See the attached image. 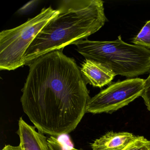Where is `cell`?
<instances>
[{
    "instance_id": "7a4b0ae2",
    "label": "cell",
    "mask_w": 150,
    "mask_h": 150,
    "mask_svg": "<svg viewBox=\"0 0 150 150\" xmlns=\"http://www.w3.org/2000/svg\"><path fill=\"white\" fill-rule=\"evenodd\" d=\"M57 9L58 14L44 27L26 51L24 65L86 39L108 21L101 0H64Z\"/></svg>"
},
{
    "instance_id": "30bf717a",
    "label": "cell",
    "mask_w": 150,
    "mask_h": 150,
    "mask_svg": "<svg viewBox=\"0 0 150 150\" xmlns=\"http://www.w3.org/2000/svg\"><path fill=\"white\" fill-rule=\"evenodd\" d=\"M123 150H150V140L143 136H137L135 140Z\"/></svg>"
},
{
    "instance_id": "3957f363",
    "label": "cell",
    "mask_w": 150,
    "mask_h": 150,
    "mask_svg": "<svg viewBox=\"0 0 150 150\" xmlns=\"http://www.w3.org/2000/svg\"><path fill=\"white\" fill-rule=\"evenodd\" d=\"M74 45L86 59L100 63L115 75L132 79L150 71V50L126 43L121 36L115 41L86 39Z\"/></svg>"
},
{
    "instance_id": "6da1fadb",
    "label": "cell",
    "mask_w": 150,
    "mask_h": 150,
    "mask_svg": "<svg viewBox=\"0 0 150 150\" xmlns=\"http://www.w3.org/2000/svg\"><path fill=\"white\" fill-rule=\"evenodd\" d=\"M63 51L47 53L29 65L21 99L38 131L55 137L77 128L91 98L80 68Z\"/></svg>"
},
{
    "instance_id": "4fadbf2b",
    "label": "cell",
    "mask_w": 150,
    "mask_h": 150,
    "mask_svg": "<svg viewBox=\"0 0 150 150\" xmlns=\"http://www.w3.org/2000/svg\"><path fill=\"white\" fill-rule=\"evenodd\" d=\"M39 2V1L33 0L25 4L19 10L18 13L21 15H25L30 12Z\"/></svg>"
},
{
    "instance_id": "7c38bea8",
    "label": "cell",
    "mask_w": 150,
    "mask_h": 150,
    "mask_svg": "<svg viewBox=\"0 0 150 150\" xmlns=\"http://www.w3.org/2000/svg\"><path fill=\"white\" fill-rule=\"evenodd\" d=\"M141 97L144 99L147 109L150 111V71L148 78L145 80L144 90Z\"/></svg>"
},
{
    "instance_id": "8fae6325",
    "label": "cell",
    "mask_w": 150,
    "mask_h": 150,
    "mask_svg": "<svg viewBox=\"0 0 150 150\" xmlns=\"http://www.w3.org/2000/svg\"><path fill=\"white\" fill-rule=\"evenodd\" d=\"M47 142L50 150H81L74 148H71L66 150L64 146L57 138V137L50 136V138L47 139Z\"/></svg>"
},
{
    "instance_id": "52a82bcc",
    "label": "cell",
    "mask_w": 150,
    "mask_h": 150,
    "mask_svg": "<svg viewBox=\"0 0 150 150\" xmlns=\"http://www.w3.org/2000/svg\"><path fill=\"white\" fill-rule=\"evenodd\" d=\"M17 133L20 145L24 150H50L47 139L43 133L37 132L35 127L28 124L20 117Z\"/></svg>"
},
{
    "instance_id": "277c9868",
    "label": "cell",
    "mask_w": 150,
    "mask_h": 150,
    "mask_svg": "<svg viewBox=\"0 0 150 150\" xmlns=\"http://www.w3.org/2000/svg\"><path fill=\"white\" fill-rule=\"evenodd\" d=\"M59 13L51 7L22 25L0 33V69L12 71L24 66L28 49L44 27Z\"/></svg>"
},
{
    "instance_id": "9c48e42d",
    "label": "cell",
    "mask_w": 150,
    "mask_h": 150,
    "mask_svg": "<svg viewBox=\"0 0 150 150\" xmlns=\"http://www.w3.org/2000/svg\"><path fill=\"white\" fill-rule=\"evenodd\" d=\"M135 45L150 49V20L146 22L139 33L133 38Z\"/></svg>"
},
{
    "instance_id": "8992f818",
    "label": "cell",
    "mask_w": 150,
    "mask_h": 150,
    "mask_svg": "<svg viewBox=\"0 0 150 150\" xmlns=\"http://www.w3.org/2000/svg\"><path fill=\"white\" fill-rule=\"evenodd\" d=\"M81 72L86 83L93 86L102 88L108 85L115 74L100 63L86 59L81 65Z\"/></svg>"
},
{
    "instance_id": "ba28073f",
    "label": "cell",
    "mask_w": 150,
    "mask_h": 150,
    "mask_svg": "<svg viewBox=\"0 0 150 150\" xmlns=\"http://www.w3.org/2000/svg\"><path fill=\"white\" fill-rule=\"evenodd\" d=\"M137 136L129 132H109L91 144L93 150H123Z\"/></svg>"
},
{
    "instance_id": "5bb4252c",
    "label": "cell",
    "mask_w": 150,
    "mask_h": 150,
    "mask_svg": "<svg viewBox=\"0 0 150 150\" xmlns=\"http://www.w3.org/2000/svg\"><path fill=\"white\" fill-rule=\"evenodd\" d=\"M1 150H24L20 145L17 146H14L11 145H6Z\"/></svg>"
},
{
    "instance_id": "5b68a950",
    "label": "cell",
    "mask_w": 150,
    "mask_h": 150,
    "mask_svg": "<svg viewBox=\"0 0 150 150\" xmlns=\"http://www.w3.org/2000/svg\"><path fill=\"white\" fill-rule=\"evenodd\" d=\"M145 80L140 78L127 79L111 84L90 100L86 113L112 114L141 96Z\"/></svg>"
}]
</instances>
